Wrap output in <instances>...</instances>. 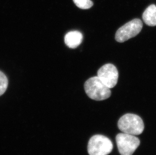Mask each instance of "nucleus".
Returning a JSON list of instances; mask_svg holds the SVG:
<instances>
[{"mask_svg":"<svg viewBox=\"0 0 156 155\" xmlns=\"http://www.w3.org/2000/svg\"><path fill=\"white\" fill-rule=\"evenodd\" d=\"M84 90L90 99L96 101L107 99L111 95L110 89L105 85L98 76L90 78L86 81Z\"/></svg>","mask_w":156,"mask_h":155,"instance_id":"nucleus-1","label":"nucleus"},{"mask_svg":"<svg viewBox=\"0 0 156 155\" xmlns=\"http://www.w3.org/2000/svg\"><path fill=\"white\" fill-rule=\"evenodd\" d=\"M118 127L124 133L137 136L140 135L144 130V123L139 115L128 113L120 117Z\"/></svg>","mask_w":156,"mask_h":155,"instance_id":"nucleus-2","label":"nucleus"},{"mask_svg":"<svg viewBox=\"0 0 156 155\" xmlns=\"http://www.w3.org/2000/svg\"><path fill=\"white\" fill-rule=\"evenodd\" d=\"M113 143L103 135H94L88 142L87 152L90 155H108L112 151Z\"/></svg>","mask_w":156,"mask_h":155,"instance_id":"nucleus-3","label":"nucleus"},{"mask_svg":"<svg viewBox=\"0 0 156 155\" xmlns=\"http://www.w3.org/2000/svg\"><path fill=\"white\" fill-rule=\"evenodd\" d=\"M116 140L121 155H133L140 145V140L136 136L124 133H118Z\"/></svg>","mask_w":156,"mask_h":155,"instance_id":"nucleus-4","label":"nucleus"},{"mask_svg":"<svg viewBox=\"0 0 156 155\" xmlns=\"http://www.w3.org/2000/svg\"><path fill=\"white\" fill-rule=\"evenodd\" d=\"M143 28V22L140 19H135L125 24L117 31L115 40L122 43L136 36Z\"/></svg>","mask_w":156,"mask_h":155,"instance_id":"nucleus-5","label":"nucleus"},{"mask_svg":"<svg viewBox=\"0 0 156 155\" xmlns=\"http://www.w3.org/2000/svg\"><path fill=\"white\" fill-rule=\"evenodd\" d=\"M118 70L113 64H105L98 71V77L105 85L110 89L116 85L118 82Z\"/></svg>","mask_w":156,"mask_h":155,"instance_id":"nucleus-6","label":"nucleus"},{"mask_svg":"<svg viewBox=\"0 0 156 155\" xmlns=\"http://www.w3.org/2000/svg\"><path fill=\"white\" fill-rule=\"evenodd\" d=\"M83 40V35L78 31L68 32L64 38L65 44L70 48H75L81 44Z\"/></svg>","mask_w":156,"mask_h":155,"instance_id":"nucleus-7","label":"nucleus"},{"mask_svg":"<svg viewBox=\"0 0 156 155\" xmlns=\"http://www.w3.org/2000/svg\"><path fill=\"white\" fill-rule=\"evenodd\" d=\"M143 19L148 26H156V6L155 5H151L146 9L143 14Z\"/></svg>","mask_w":156,"mask_h":155,"instance_id":"nucleus-8","label":"nucleus"},{"mask_svg":"<svg viewBox=\"0 0 156 155\" xmlns=\"http://www.w3.org/2000/svg\"><path fill=\"white\" fill-rule=\"evenodd\" d=\"M8 81L6 75L0 71V96L3 95L7 89Z\"/></svg>","mask_w":156,"mask_h":155,"instance_id":"nucleus-9","label":"nucleus"},{"mask_svg":"<svg viewBox=\"0 0 156 155\" xmlns=\"http://www.w3.org/2000/svg\"><path fill=\"white\" fill-rule=\"evenodd\" d=\"M76 6L81 9H90L93 6L91 0H73Z\"/></svg>","mask_w":156,"mask_h":155,"instance_id":"nucleus-10","label":"nucleus"}]
</instances>
